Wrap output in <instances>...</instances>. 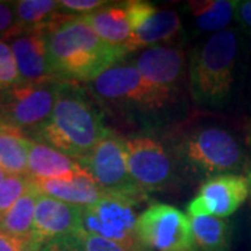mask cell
<instances>
[{"mask_svg":"<svg viewBox=\"0 0 251 251\" xmlns=\"http://www.w3.org/2000/svg\"><path fill=\"white\" fill-rule=\"evenodd\" d=\"M60 1L54 0H21L16 1L17 34L23 31H45L57 23L63 14H57Z\"/></svg>","mask_w":251,"mask_h":251,"instance_id":"cell-20","label":"cell"},{"mask_svg":"<svg viewBox=\"0 0 251 251\" xmlns=\"http://www.w3.org/2000/svg\"><path fill=\"white\" fill-rule=\"evenodd\" d=\"M17 34L16 1H0V38H10Z\"/></svg>","mask_w":251,"mask_h":251,"instance_id":"cell-28","label":"cell"},{"mask_svg":"<svg viewBox=\"0 0 251 251\" xmlns=\"http://www.w3.org/2000/svg\"><path fill=\"white\" fill-rule=\"evenodd\" d=\"M6 123H4V122H3V119H1V116H0V131H1V130H3V128H4V127H6Z\"/></svg>","mask_w":251,"mask_h":251,"instance_id":"cell-34","label":"cell"},{"mask_svg":"<svg viewBox=\"0 0 251 251\" xmlns=\"http://www.w3.org/2000/svg\"><path fill=\"white\" fill-rule=\"evenodd\" d=\"M125 7L126 11H127V16H128L131 32H134L138 28L143 27L144 24L158 11L153 7V4L148 3V1H140V0L127 1V3H125Z\"/></svg>","mask_w":251,"mask_h":251,"instance_id":"cell-27","label":"cell"},{"mask_svg":"<svg viewBox=\"0 0 251 251\" xmlns=\"http://www.w3.org/2000/svg\"><path fill=\"white\" fill-rule=\"evenodd\" d=\"M128 169L143 191H158L169 187L175 176L173 163L165 148L150 137L125 140Z\"/></svg>","mask_w":251,"mask_h":251,"instance_id":"cell-10","label":"cell"},{"mask_svg":"<svg viewBox=\"0 0 251 251\" xmlns=\"http://www.w3.org/2000/svg\"><path fill=\"white\" fill-rule=\"evenodd\" d=\"M80 165L90 173L103 196L125 197L140 201L145 191L133 179L126 153L125 140L109 130V133L81 159Z\"/></svg>","mask_w":251,"mask_h":251,"instance_id":"cell-4","label":"cell"},{"mask_svg":"<svg viewBox=\"0 0 251 251\" xmlns=\"http://www.w3.org/2000/svg\"><path fill=\"white\" fill-rule=\"evenodd\" d=\"M81 208L41 194L35 206L32 239L44 246L80 229Z\"/></svg>","mask_w":251,"mask_h":251,"instance_id":"cell-13","label":"cell"},{"mask_svg":"<svg viewBox=\"0 0 251 251\" xmlns=\"http://www.w3.org/2000/svg\"><path fill=\"white\" fill-rule=\"evenodd\" d=\"M41 251H128L120 244L77 229L73 233L46 242Z\"/></svg>","mask_w":251,"mask_h":251,"instance_id":"cell-24","label":"cell"},{"mask_svg":"<svg viewBox=\"0 0 251 251\" xmlns=\"http://www.w3.org/2000/svg\"><path fill=\"white\" fill-rule=\"evenodd\" d=\"M251 196L250 181L243 175H219L209 177L188 204L191 218H227L234 214Z\"/></svg>","mask_w":251,"mask_h":251,"instance_id":"cell-11","label":"cell"},{"mask_svg":"<svg viewBox=\"0 0 251 251\" xmlns=\"http://www.w3.org/2000/svg\"><path fill=\"white\" fill-rule=\"evenodd\" d=\"M31 188L32 180L29 176L7 175V177L0 183V218Z\"/></svg>","mask_w":251,"mask_h":251,"instance_id":"cell-25","label":"cell"},{"mask_svg":"<svg viewBox=\"0 0 251 251\" xmlns=\"http://www.w3.org/2000/svg\"><path fill=\"white\" fill-rule=\"evenodd\" d=\"M237 50V36L230 29L216 32L194 50L190 62V92L197 103L219 108L229 99Z\"/></svg>","mask_w":251,"mask_h":251,"instance_id":"cell-3","label":"cell"},{"mask_svg":"<svg viewBox=\"0 0 251 251\" xmlns=\"http://www.w3.org/2000/svg\"><path fill=\"white\" fill-rule=\"evenodd\" d=\"M21 84L16 57L9 44L0 39V92Z\"/></svg>","mask_w":251,"mask_h":251,"instance_id":"cell-26","label":"cell"},{"mask_svg":"<svg viewBox=\"0 0 251 251\" xmlns=\"http://www.w3.org/2000/svg\"><path fill=\"white\" fill-rule=\"evenodd\" d=\"M81 17L88 23L100 39L110 45L123 46L131 35V27L125 6L102 7L88 14H82Z\"/></svg>","mask_w":251,"mask_h":251,"instance_id":"cell-18","label":"cell"},{"mask_svg":"<svg viewBox=\"0 0 251 251\" xmlns=\"http://www.w3.org/2000/svg\"><path fill=\"white\" fill-rule=\"evenodd\" d=\"M6 177H7V173H6V171H4L3 168H0V183L6 179Z\"/></svg>","mask_w":251,"mask_h":251,"instance_id":"cell-32","label":"cell"},{"mask_svg":"<svg viewBox=\"0 0 251 251\" xmlns=\"http://www.w3.org/2000/svg\"><path fill=\"white\" fill-rule=\"evenodd\" d=\"M184 53L172 46H153L135 60V69L151 85L173 95L184 74Z\"/></svg>","mask_w":251,"mask_h":251,"instance_id":"cell-12","label":"cell"},{"mask_svg":"<svg viewBox=\"0 0 251 251\" xmlns=\"http://www.w3.org/2000/svg\"><path fill=\"white\" fill-rule=\"evenodd\" d=\"M191 232L198 251H229L230 226L216 216L190 218Z\"/></svg>","mask_w":251,"mask_h":251,"instance_id":"cell-22","label":"cell"},{"mask_svg":"<svg viewBox=\"0 0 251 251\" xmlns=\"http://www.w3.org/2000/svg\"><path fill=\"white\" fill-rule=\"evenodd\" d=\"M29 145L31 138L21 130L6 126L0 131V168L9 175L28 176Z\"/></svg>","mask_w":251,"mask_h":251,"instance_id":"cell-19","label":"cell"},{"mask_svg":"<svg viewBox=\"0 0 251 251\" xmlns=\"http://www.w3.org/2000/svg\"><path fill=\"white\" fill-rule=\"evenodd\" d=\"M10 48L16 57L21 84L54 78L49 63L45 31H23L10 36Z\"/></svg>","mask_w":251,"mask_h":251,"instance_id":"cell-14","label":"cell"},{"mask_svg":"<svg viewBox=\"0 0 251 251\" xmlns=\"http://www.w3.org/2000/svg\"><path fill=\"white\" fill-rule=\"evenodd\" d=\"M39 196L41 193L32 184V188L27 194H24L0 218V232L16 237L31 239L34 232L35 206Z\"/></svg>","mask_w":251,"mask_h":251,"instance_id":"cell-21","label":"cell"},{"mask_svg":"<svg viewBox=\"0 0 251 251\" xmlns=\"http://www.w3.org/2000/svg\"><path fill=\"white\" fill-rule=\"evenodd\" d=\"M108 133L100 110L91 99L75 84L62 81L52 115L32 137L38 143L81 161Z\"/></svg>","mask_w":251,"mask_h":251,"instance_id":"cell-2","label":"cell"},{"mask_svg":"<svg viewBox=\"0 0 251 251\" xmlns=\"http://www.w3.org/2000/svg\"><path fill=\"white\" fill-rule=\"evenodd\" d=\"M137 204L138 201L125 197L102 196L95 204L81 208L80 229L128 251H147L137 237Z\"/></svg>","mask_w":251,"mask_h":251,"instance_id":"cell-5","label":"cell"},{"mask_svg":"<svg viewBox=\"0 0 251 251\" xmlns=\"http://www.w3.org/2000/svg\"><path fill=\"white\" fill-rule=\"evenodd\" d=\"M41 247L32 237L23 239L0 232V251H41Z\"/></svg>","mask_w":251,"mask_h":251,"instance_id":"cell-29","label":"cell"},{"mask_svg":"<svg viewBox=\"0 0 251 251\" xmlns=\"http://www.w3.org/2000/svg\"><path fill=\"white\" fill-rule=\"evenodd\" d=\"M137 237L147 251H198L190 219L176 206L155 202L137 221Z\"/></svg>","mask_w":251,"mask_h":251,"instance_id":"cell-8","label":"cell"},{"mask_svg":"<svg viewBox=\"0 0 251 251\" xmlns=\"http://www.w3.org/2000/svg\"><path fill=\"white\" fill-rule=\"evenodd\" d=\"M250 148H251V137H250ZM247 179L250 181V188H251V162H250V166H249V175H247Z\"/></svg>","mask_w":251,"mask_h":251,"instance_id":"cell-33","label":"cell"},{"mask_svg":"<svg viewBox=\"0 0 251 251\" xmlns=\"http://www.w3.org/2000/svg\"><path fill=\"white\" fill-rule=\"evenodd\" d=\"M32 184L44 196L77 206L92 205L103 196L95 180L84 168L64 179L32 180Z\"/></svg>","mask_w":251,"mask_h":251,"instance_id":"cell-15","label":"cell"},{"mask_svg":"<svg viewBox=\"0 0 251 251\" xmlns=\"http://www.w3.org/2000/svg\"><path fill=\"white\" fill-rule=\"evenodd\" d=\"M45 38L52 75L60 81L91 82L126 54L123 46L100 39L81 16H63L45 29Z\"/></svg>","mask_w":251,"mask_h":251,"instance_id":"cell-1","label":"cell"},{"mask_svg":"<svg viewBox=\"0 0 251 251\" xmlns=\"http://www.w3.org/2000/svg\"><path fill=\"white\" fill-rule=\"evenodd\" d=\"M187 161L208 176L236 175L246 166V156L239 141L219 127L198 128L183 143Z\"/></svg>","mask_w":251,"mask_h":251,"instance_id":"cell-7","label":"cell"},{"mask_svg":"<svg viewBox=\"0 0 251 251\" xmlns=\"http://www.w3.org/2000/svg\"><path fill=\"white\" fill-rule=\"evenodd\" d=\"M90 87L99 98L133 103L144 109L161 108L172 97L171 94L151 85L135 66L130 64H116L110 67L91 81Z\"/></svg>","mask_w":251,"mask_h":251,"instance_id":"cell-9","label":"cell"},{"mask_svg":"<svg viewBox=\"0 0 251 251\" xmlns=\"http://www.w3.org/2000/svg\"><path fill=\"white\" fill-rule=\"evenodd\" d=\"M236 16L243 25L249 28V31L251 32V0L239 1V6L236 9Z\"/></svg>","mask_w":251,"mask_h":251,"instance_id":"cell-31","label":"cell"},{"mask_svg":"<svg viewBox=\"0 0 251 251\" xmlns=\"http://www.w3.org/2000/svg\"><path fill=\"white\" fill-rule=\"evenodd\" d=\"M180 28L181 21L175 11L158 10L143 27L131 32L123 48L126 52H134L162 41H169L179 34Z\"/></svg>","mask_w":251,"mask_h":251,"instance_id":"cell-17","label":"cell"},{"mask_svg":"<svg viewBox=\"0 0 251 251\" xmlns=\"http://www.w3.org/2000/svg\"><path fill=\"white\" fill-rule=\"evenodd\" d=\"M105 4H108V1L103 0H63L60 1V7L72 11H78V13H84L88 14L92 11L105 7Z\"/></svg>","mask_w":251,"mask_h":251,"instance_id":"cell-30","label":"cell"},{"mask_svg":"<svg viewBox=\"0 0 251 251\" xmlns=\"http://www.w3.org/2000/svg\"><path fill=\"white\" fill-rule=\"evenodd\" d=\"M239 1L211 0V1H191L190 10L196 17L197 27L202 31H219L225 28L233 17Z\"/></svg>","mask_w":251,"mask_h":251,"instance_id":"cell-23","label":"cell"},{"mask_svg":"<svg viewBox=\"0 0 251 251\" xmlns=\"http://www.w3.org/2000/svg\"><path fill=\"white\" fill-rule=\"evenodd\" d=\"M62 81L57 78L18 84L0 92V116L7 126L34 133L53 112Z\"/></svg>","mask_w":251,"mask_h":251,"instance_id":"cell-6","label":"cell"},{"mask_svg":"<svg viewBox=\"0 0 251 251\" xmlns=\"http://www.w3.org/2000/svg\"><path fill=\"white\" fill-rule=\"evenodd\" d=\"M82 169L78 161L46 144L31 140L28 176L32 180L64 179Z\"/></svg>","mask_w":251,"mask_h":251,"instance_id":"cell-16","label":"cell"}]
</instances>
